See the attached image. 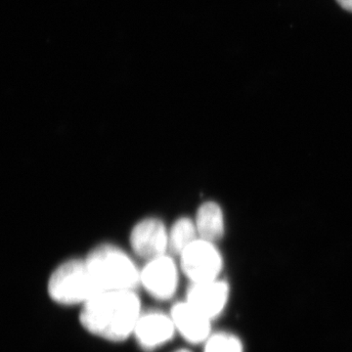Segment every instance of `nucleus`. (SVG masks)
I'll return each instance as SVG.
<instances>
[{
	"mask_svg": "<svg viewBox=\"0 0 352 352\" xmlns=\"http://www.w3.org/2000/svg\"><path fill=\"white\" fill-rule=\"evenodd\" d=\"M135 291H106L82 305L80 322L87 332L111 342H122L133 337L142 314Z\"/></svg>",
	"mask_w": 352,
	"mask_h": 352,
	"instance_id": "nucleus-1",
	"label": "nucleus"
},
{
	"mask_svg": "<svg viewBox=\"0 0 352 352\" xmlns=\"http://www.w3.org/2000/svg\"><path fill=\"white\" fill-rule=\"evenodd\" d=\"M85 261L102 292L135 291L140 286V270L126 252L116 245H98Z\"/></svg>",
	"mask_w": 352,
	"mask_h": 352,
	"instance_id": "nucleus-2",
	"label": "nucleus"
},
{
	"mask_svg": "<svg viewBox=\"0 0 352 352\" xmlns=\"http://www.w3.org/2000/svg\"><path fill=\"white\" fill-rule=\"evenodd\" d=\"M102 293L85 259H69L58 266L48 281V294L62 305H82Z\"/></svg>",
	"mask_w": 352,
	"mask_h": 352,
	"instance_id": "nucleus-3",
	"label": "nucleus"
},
{
	"mask_svg": "<svg viewBox=\"0 0 352 352\" xmlns=\"http://www.w3.org/2000/svg\"><path fill=\"white\" fill-rule=\"evenodd\" d=\"M180 270L190 283L219 279L223 261L214 243L198 238L179 254Z\"/></svg>",
	"mask_w": 352,
	"mask_h": 352,
	"instance_id": "nucleus-4",
	"label": "nucleus"
},
{
	"mask_svg": "<svg viewBox=\"0 0 352 352\" xmlns=\"http://www.w3.org/2000/svg\"><path fill=\"white\" fill-rule=\"evenodd\" d=\"M179 268L168 254L150 259L140 270V286L157 300H170L178 288Z\"/></svg>",
	"mask_w": 352,
	"mask_h": 352,
	"instance_id": "nucleus-5",
	"label": "nucleus"
},
{
	"mask_svg": "<svg viewBox=\"0 0 352 352\" xmlns=\"http://www.w3.org/2000/svg\"><path fill=\"white\" fill-rule=\"evenodd\" d=\"M175 335V324L170 314L150 310L141 314L133 338L143 351L150 352L166 346Z\"/></svg>",
	"mask_w": 352,
	"mask_h": 352,
	"instance_id": "nucleus-6",
	"label": "nucleus"
},
{
	"mask_svg": "<svg viewBox=\"0 0 352 352\" xmlns=\"http://www.w3.org/2000/svg\"><path fill=\"white\" fill-rule=\"evenodd\" d=\"M131 245L136 256L146 261L159 258L168 252V230L162 220L142 219L132 228Z\"/></svg>",
	"mask_w": 352,
	"mask_h": 352,
	"instance_id": "nucleus-7",
	"label": "nucleus"
},
{
	"mask_svg": "<svg viewBox=\"0 0 352 352\" xmlns=\"http://www.w3.org/2000/svg\"><path fill=\"white\" fill-rule=\"evenodd\" d=\"M229 292L228 284L219 278L210 281L190 283L184 300L214 321L226 309Z\"/></svg>",
	"mask_w": 352,
	"mask_h": 352,
	"instance_id": "nucleus-8",
	"label": "nucleus"
},
{
	"mask_svg": "<svg viewBox=\"0 0 352 352\" xmlns=\"http://www.w3.org/2000/svg\"><path fill=\"white\" fill-rule=\"evenodd\" d=\"M170 314L176 333L191 344H205L212 335V321L189 305L186 300L178 302L171 307Z\"/></svg>",
	"mask_w": 352,
	"mask_h": 352,
	"instance_id": "nucleus-9",
	"label": "nucleus"
},
{
	"mask_svg": "<svg viewBox=\"0 0 352 352\" xmlns=\"http://www.w3.org/2000/svg\"><path fill=\"white\" fill-rule=\"evenodd\" d=\"M195 224L199 238L217 242L224 234V215L221 208L214 201H207L199 208Z\"/></svg>",
	"mask_w": 352,
	"mask_h": 352,
	"instance_id": "nucleus-10",
	"label": "nucleus"
},
{
	"mask_svg": "<svg viewBox=\"0 0 352 352\" xmlns=\"http://www.w3.org/2000/svg\"><path fill=\"white\" fill-rule=\"evenodd\" d=\"M198 238L195 220L189 217H180L168 230V250L179 256Z\"/></svg>",
	"mask_w": 352,
	"mask_h": 352,
	"instance_id": "nucleus-11",
	"label": "nucleus"
},
{
	"mask_svg": "<svg viewBox=\"0 0 352 352\" xmlns=\"http://www.w3.org/2000/svg\"><path fill=\"white\" fill-rule=\"evenodd\" d=\"M203 346V352H244L239 338L228 332L212 333Z\"/></svg>",
	"mask_w": 352,
	"mask_h": 352,
	"instance_id": "nucleus-12",
	"label": "nucleus"
},
{
	"mask_svg": "<svg viewBox=\"0 0 352 352\" xmlns=\"http://www.w3.org/2000/svg\"><path fill=\"white\" fill-rule=\"evenodd\" d=\"M337 2L342 8L352 12V0H337Z\"/></svg>",
	"mask_w": 352,
	"mask_h": 352,
	"instance_id": "nucleus-13",
	"label": "nucleus"
},
{
	"mask_svg": "<svg viewBox=\"0 0 352 352\" xmlns=\"http://www.w3.org/2000/svg\"><path fill=\"white\" fill-rule=\"evenodd\" d=\"M173 352H192V351H189V349H177V351H175Z\"/></svg>",
	"mask_w": 352,
	"mask_h": 352,
	"instance_id": "nucleus-14",
	"label": "nucleus"
}]
</instances>
